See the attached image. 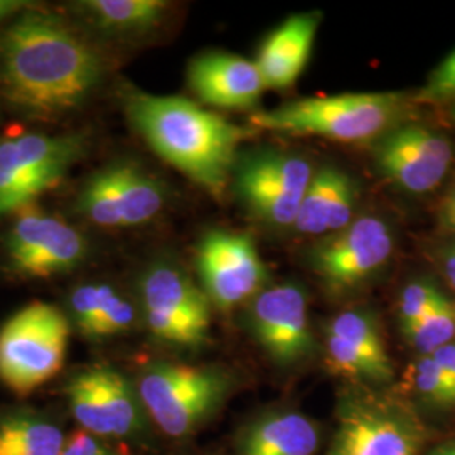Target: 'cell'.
Wrapping results in <instances>:
<instances>
[{
    "label": "cell",
    "mask_w": 455,
    "mask_h": 455,
    "mask_svg": "<svg viewBox=\"0 0 455 455\" xmlns=\"http://www.w3.org/2000/svg\"><path fill=\"white\" fill-rule=\"evenodd\" d=\"M358 199L356 180L336 165H323L310 180L293 229L310 236L332 235L355 220Z\"/></svg>",
    "instance_id": "obj_18"
},
{
    "label": "cell",
    "mask_w": 455,
    "mask_h": 455,
    "mask_svg": "<svg viewBox=\"0 0 455 455\" xmlns=\"http://www.w3.org/2000/svg\"><path fill=\"white\" fill-rule=\"evenodd\" d=\"M69 309L76 327L90 339L114 338L135 323L131 300L108 283L80 285L71 293Z\"/></svg>",
    "instance_id": "obj_21"
},
{
    "label": "cell",
    "mask_w": 455,
    "mask_h": 455,
    "mask_svg": "<svg viewBox=\"0 0 455 455\" xmlns=\"http://www.w3.org/2000/svg\"><path fill=\"white\" fill-rule=\"evenodd\" d=\"M411 383L425 403L437 408L455 407V393L432 355L419 356L411 368Z\"/></svg>",
    "instance_id": "obj_27"
},
{
    "label": "cell",
    "mask_w": 455,
    "mask_h": 455,
    "mask_svg": "<svg viewBox=\"0 0 455 455\" xmlns=\"http://www.w3.org/2000/svg\"><path fill=\"white\" fill-rule=\"evenodd\" d=\"M425 427L405 402L351 393L338 410V430L327 455H419Z\"/></svg>",
    "instance_id": "obj_6"
},
{
    "label": "cell",
    "mask_w": 455,
    "mask_h": 455,
    "mask_svg": "<svg viewBox=\"0 0 455 455\" xmlns=\"http://www.w3.org/2000/svg\"><path fill=\"white\" fill-rule=\"evenodd\" d=\"M452 120H454V124H455V105H454V107H452Z\"/></svg>",
    "instance_id": "obj_35"
},
{
    "label": "cell",
    "mask_w": 455,
    "mask_h": 455,
    "mask_svg": "<svg viewBox=\"0 0 455 455\" xmlns=\"http://www.w3.org/2000/svg\"><path fill=\"white\" fill-rule=\"evenodd\" d=\"M125 112L148 147L210 195L221 197L251 131L182 97L127 90Z\"/></svg>",
    "instance_id": "obj_2"
},
{
    "label": "cell",
    "mask_w": 455,
    "mask_h": 455,
    "mask_svg": "<svg viewBox=\"0 0 455 455\" xmlns=\"http://www.w3.org/2000/svg\"><path fill=\"white\" fill-rule=\"evenodd\" d=\"M439 265L445 280L449 282L452 291H455V242L440 250Z\"/></svg>",
    "instance_id": "obj_32"
},
{
    "label": "cell",
    "mask_w": 455,
    "mask_h": 455,
    "mask_svg": "<svg viewBox=\"0 0 455 455\" xmlns=\"http://www.w3.org/2000/svg\"><path fill=\"white\" fill-rule=\"evenodd\" d=\"M147 327L159 341L196 349L208 342L212 302L178 267L156 265L140 280Z\"/></svg>",
    "instance_id": "obj_9"
},
{
    "label": "cell",
    "mask_w": 455,
    "mask_h": 455,
    "mask_svg": "<svg viewBox=\"0 0 455 455\" xmlns=\"http://www.w3.org/2000/svg\"><path fill=\"white\" fill-rule=\"evenodd\" d=\"M452 140L422 124L405 122L373 146L378 172L408 195L435 191L454 164Z\"/></svg>",
    "instance_id": "obj_12"
},
{
    "label": "cell",
    "mask_w": 455,
    "mask_h": 455,
    "mask_svg": "<svg viewBox=\"0 0 455 455\" xmlns=\"http://www.w3.org/2000/svg\"><path fill=\"white\" fill-rule=\"evenodd\" d=\"M395 251L390 225L378 216H359L312 246V270L332 293L353 292L383 270Z\"/></svg>",
    "instance_id": "obj_10"
},
{
    "label": "cell",
    "mask_w": 455,
    "mask_h": 455,
    "mask_svg": "<svg viewBox=\"0 0 455 455\" xmlns=\"http://www.w3.org/2000/svg\"><path fill=\"white\" fill-rule=\"evenodd\" d=\"M188 82L203 103L227 110L253 108L265 90L255 61L221 51L195 58L188 69Z\"/></svg>",
    "instance_id": "obj_17"
},
{
    "label": "cell",
    "mask_w": 455,
    "mask_h": 455,
    "mask_svg": "<svg viewBox=\"0 0 455 455\" xmlns=\"http://www.w3.org/2000/svg\"><path fill=\"white\" fill-rule=\"evenodd\" d=\"M61 455H118L105 440L98 439L95 435L78 430L66 439Z\"/></svg>",
    "instance_id": "obj_29"
},
{
    "label": "cell",
    "mask_w": 455,
    "mask_h": 455,
    "mask_svg": "<svg viewBox=\"0 0 455 455\" xmlns=\"http://www.w3.org/2000/svg\"><path fill=\"white\" fill-rule=\"evenodd\" d=\"M319 427L299 411H274L251 423L238 440V455H314Z\"/></svg>",
    "instance_id": "obj_20"
},
{
    "label": "cell",
    "mask_w": 455,
    "mask_h": 455,
    "mask_svg": "<svg viewBox=\"0 0 455 455\" xmlns=\"http://www.w3.org/2000/svg\"><path fill=\"white\" fill-rule=\"evenodd\" d=\"M82 135L22 133L0 140V218L33 204L83 156Z\"/></svg>",
    "instance_id": "obj_8"
},
{
    "label": "cell",
    "mask_w": 455,
    "mask_h": 455,
    "mask_svg": "<svg viewBox=\"0 0 455 455\" xmlns=\"http://www.w3.org/2000/svg\"><path fill=\"white\" fill-rule=\"evenodd\" d=\"M432 356L437 361L442 373L447 378L455 393V341L440 347L435 353H432Z\"/></svg>",
    "instance_id": "obj_30"
},
{
    "label": "cell",
    "mask_w": 455,
    "mask_h": 455,
    "mask_svg": "<svg viewBox=\"0 0 455 455\" xmlns=\"http://www.w3.org/2000/svg\"><path fill=\"white\" fill-rule=\"evenodd\" d=\"M7 235V257L17 274L46 278L73 270L86 257L82 233L65 220L28 204L14 212Z\"/></svg>",
    "instance_id": "obj_15"
},
{
    "label": "cell",
    "mask_w": 455,
    "mask_h": 455,
    "mask_svg": "<svg viewBox=\"0 0 455 455\" xmlns=\"http://www.w3.org/2000/svg\"><path fill=\"white\" fill-rule=\"evenodd\" d=\"M165 201V189L154 176L135 164L116 163L84 184L78 210L98 227H139L163 212Z\"/></svg>",
    "instance_id": "obj_13"
},
{
    "label": "cell",
    "mask_w": 455,
    "mask_h": 455,
    "mask_svg": "<svg viewBox=\"0 0 455 455\" xmlns=\"http://www.w3.org/2000/svg\"><path fill=\"white\" fill-rule=\"evenodd\" d=\"M439 223L445 229L455 233V184L440 203Z\"/></svg>",
    "instance_id": "obj_31"
},
{
    "label": "cell",
    "mask_w": 455,
    "mask_h": 455,
    "mask_svg": "<svg viewBox=\"0 0 455 455\" xmlns=\"http://www.w3.org/2000/svg\"><path fill=\"white\" fill-rule=\"evenodd\" d=\"M233 379L216 366L156 363L139 378L137 393L150 420L171 439H184L225 403Z\"/></svg>",
    "instance_id": "obj_4"
},
{
    "label": "cell",
    "mask_w": 455,
    "mask_h": 455,
    "mask_svg": "<svg viewBox=\"0 0 455 455\" xmlns=\"http://www.w3.org/2000/svg\"><path fill=\"white\" fill-rule=\"evenodd\" d=\"M405 93H342L299 98L250 116L251 129L324 137L334 142H371L405 124Z\"/></svg>",
    "instance_id": "obj_3"
},
{
    "label": "cell",
    "mask_w": 455,
    "mask_h": 455,
    "mask_svg": "<svg viewBox=\"0 0 455 455\" xmlns=\"http://www.w3.org/2000/svg\"><path fill=\"white\" fill-rule=\"evenodd\" d=\"M248 329L268 358L280 366L297 364L315 349L307 295L297 283L272 285L251 299Z\"/></svg>",
    "instance_id": "obj_16"
},
{
    "label": "cell",
    "mask_w": 455,
    "mask_h": 455,
    "mask_svg": "<svg viewBox=\"0 0 455 455\" xmlns=\"http://www.w3.org/2000/svg\"><path fill=\"white\" fill-rule=\"evenodd\" d=\"M445 297L447 293L434 280L419 278L407 283L398 299V321L402 332L407 334L428 312L435 309Z\"/></svg>",
    "instance_id": "obj_26"
},
{
    "label": "cell",
    "mask_w": 455,
    "mask_h": 455,
    "mask_svg": "<svg viewBox=\"0 0 455 455\" xmlns=\"http://www.w3.org/2000/svg\"><path fill=\"white\" fill-rule=\"evenodd\" d=\"M196 261L204 293L220 310L255 299L268 280L259 248L246 233L210 231L197 246Z\"/></svg>",
    "instance_id": "obj_14"
},
{
    "label": "cell",
    "mask_w": 455,
    "mask_h": 455,
    "mask_svg": "<svg viewBox=\"0 0 455 455\" xmlns=\"http://www.w3.org/2000/svg\"><path fill=\"white\" fill-rule=\"evenodd\" d=\"M427 455H455V439L449 440L445 443H440Z\"/></svg>",
    "instance_id": "obj_34"
},
{
    "label": "cell",
    "mask_w": 455,
    "mask_h": 455,
    "mask_svg": "<svg viewBox=\"0 0 455 455\" xmlns=\"http://www.w3.org/2000/svg\"><path fill=\"white\" fill-rule=\"evenodd\" d=\"M321 20V12L295 14L265 39L255 60L265 90H287L300 78L309 63Z\"/></svg>",
    "instance_id": "obj_19"
},
{
    "label": "cell",
    "mask_w": 455,
    "mask_h": 455,
    "mask_svg": "<svg viewBox=\"0 0 455 455\" xmlns=\"http://www.w3.org/2000/svg\"><path fill=\"white\" fill-rule=\"evenodd\" d=\"M101 76L100 54L58 17L28 12L2 36V92L28 114L56 116L76 110Z\"/></svg>",
    "instance_id": "obj_1"
},
{
    "label": "cell",
    "mask_w": 455,
    "mask_h": 455,
    "mask_svg": "<svg viewBox=\"0 0 455 455\" xmlns=\"http://www.w3.org/2000/svg\"><path fill=\"white\" fill-rule=\"evenodd\" d=\"M22 7V2H11V0H0V20L14 14Z\"/></svg>",
    "instance_id": "obj_33"
},
{
    "label": "cell",
    "mask_w": 455,
    "mask_h": 455,
    "mask_svg": "<svg viewBox=\"0 0 455 455\" xmlns=\"http://www.w3.org/2000/svg\"><path fill=\"white\" fill-rule=\"evenodd\" d=\"M169 4L163 0H88L80 4L84 17L105 33L142 34L163 22Z\"/></svg>",
    "instance_id": "obj_23"
},
{
    "label": "cell",
    "mask_w": 455,
    "mask_h": 455,
    "mask_svg": "<svg viewBox=\"0 0 455 455\" xmlns=\"http://www.w3.org/2000/svg\"><path fill=\"white\" fill-rule=\"evenodd\" d=\"M69 341L68 317L56 306L33 302L0 327V381L28 396L61 371Z\"/></svg>",
    "instance_id": "obj_5"
},
{
    "label": "cell",
    "mask_w": 455,
    "mask_h": 455,
    "mask_svg": "<svg viewBox=\"0 0 455 455\" xmlns=\"http://www.w3.org/2000/svg\"><path fill=\"white\" fill-rule=\"evenodd\" d=\"M410 346L427 356L455 341V300L449 295L405 334Z\"/></svg>",
    "instance_id": "obj_25"
},
{
    "label": "cell",
    "mask_w": 455,
    "mask_h": 455,
    "mask_svg": "<svg viewBox=\"0 0 455 455\" xmlns=\"http://www.w3.org/2000/svg\"><path fill=\"white\" fill-rule=\"evenodd\" d=\"M327 334L339 338L363 358L368 359L378 370V373L383 376L385 383L393 378L395 370L390 355L387 351L379 327L370 314L361 310H344L329 323Z\"/></svg>",
    "instance_id": "obj_24"
},
{
    "label": "cell",
    "mask_w": 455,
    "mask_h": 455,
    "mask_svg": "<svg viewBox=\"0 0 455 455\" xmlns=\"http://www.w3.org/2000/svg\"><path fill=\"white\" fill-rule=\"evenodd\" d=\"M315 169L300 154L260 148L235 164L233 182L246 210L272 228H293Z\"/></svg>",
    "instance_id": "obj_7"
},
{
    "label": "cell",
    "mask_w": 455,
    "mask_h": 455,
    "mask_svg": "<svg viewBox=\"0 0 455 455\" xmlns=\"http://www.w3.org/2000/svg\"><path fill=\"white\" fill-rule=\"evenodd\" d=\"M66 396L82 430L98 439H131L144 430L146 410L139 393L108 364H93L78 371L69 379Z\"/></svg>",
    "instance_id": "obj_11"
},
{
    "label": "cell",
    "mask_w": 455,
    "mask_h": 455,
    "mask_svg": "<svg viewBox=\"0 0 455 455\" xmlns=\"http://www.w3.org/2000/svg\"><path fill=\"white\" fill-rule=\"evenodd\" d=\"M66 439L61 425L48 413L0 408V455H61Z\"/></svg>",
    "instance_id": "obj_22"
},
{
    "label": "cell",
    "mask_w": 455,
    "mask_h": 455,
    "mask_svg": "<svg viewBox=\"0 0 455 455\" xmlns=\"http://www.w3.org/2000/svg\"><path fill=\"white\" fill-rule=\"evenodd\" d=\"M419 103H454L455 105V49L427 78V83L415 95Z\"/></svg>",
    "instance_id": "obj_28"
}]
</instances>
